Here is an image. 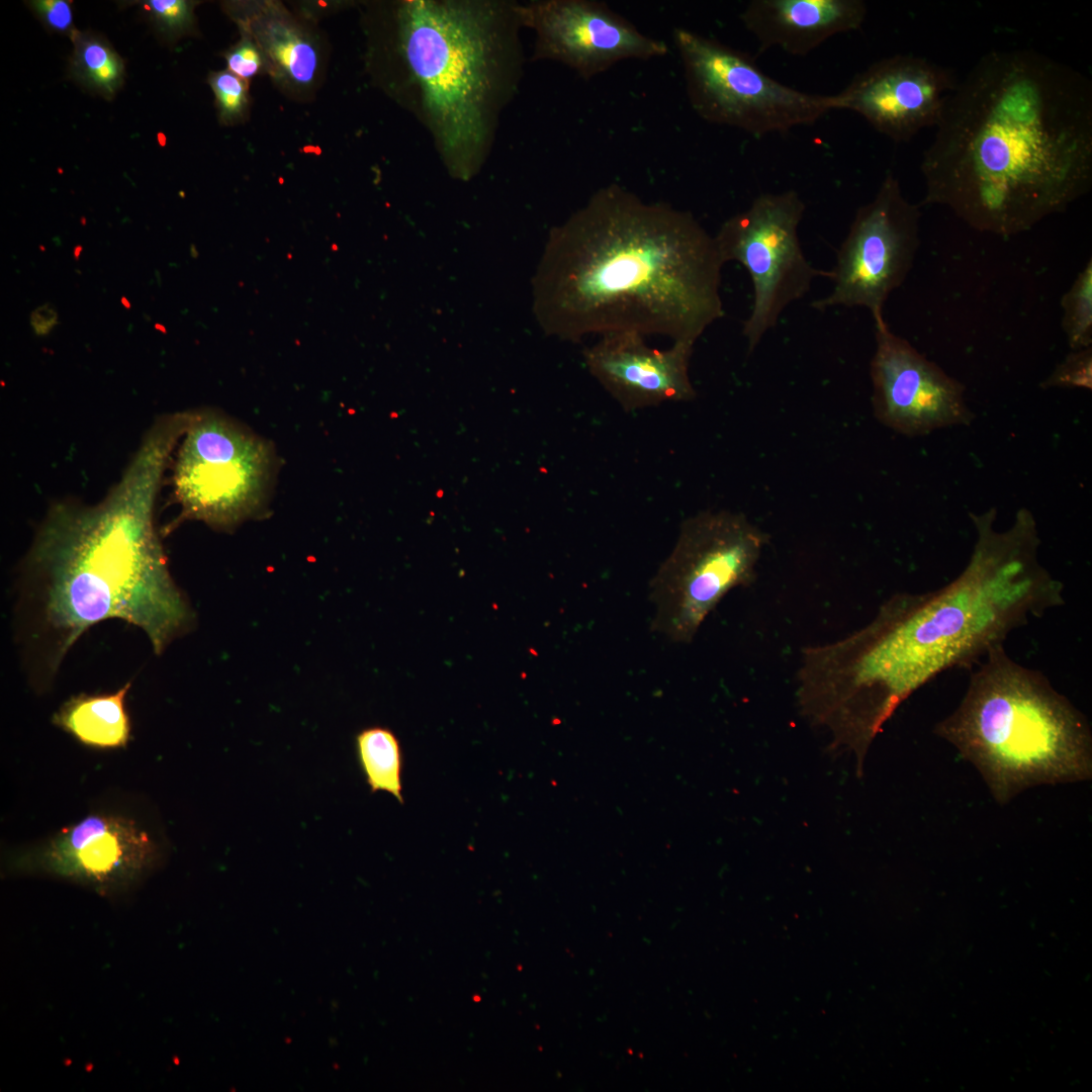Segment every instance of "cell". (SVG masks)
<instances>
[{
  "label": "cell",
  "instance_id": "cell-15",
  "mask_svg": "<svg viewBox=\"0 0 1092 1092\" xmlns=\"http://www.w3.org/2000/svg\"><path fill=\"white\" fill-rule=\"evenodd\" d=\"M156 851L149 834L134 821L94 814L53 837L41 853L40 863L53 875L105 894L141 878Z\"/></svg>",
  "mask_w": 1092,
  "mask_h": 1092
},
{
  "label": "cell",
  "instance_id": "cell-12",
  "mask_svg": "<svg viewBox=\"0 0 1092 1092\" xmlns=\"http://www.w3.org/2000/svg\"><path fill=\"white\" fill-rule=\"evenodd\" d=\"M874 322L876 349L870 375L876 419L906 437L969 426L975 414L964 384L892 332L884 317Z\"/></svg>",
  "mask_w": 1092,
  "mask_h": 1092
},
{
  "label": "cell",
  "instance_id": "cell-25",
  "mask_svg": "<svg viewBox=\"0 0 1092 1092\" xmlns=\"http://www.w3.org/2000/svg\"><path fill=\"white\" fill-rule=\"evenodd\" d=\"M1041 388L1092 389V346L1072 350L1040 383Z\"/></svg>",
  "mask_w": 1092,
  "mask_h": 1092
},
{
  "label": "cell",
  "instance_id": "cell-16",
  "mask_svg": "<svg viewBox=\"0 0 1092 1092\" xmlns=\"http://www.w3.org/2000/svg\"><path fill=\"white\" fill-rule=\"evenodd\" d=\"M693 344L673 342L668 349L646 345L633 332L612 333L583 351L589 374L621 405L634 412L696 397L689 368Z\"/></svg>",
  "mask_w": 1092,
  "mask_h": 1092
},
{
  "label": "cell",
  "instance_id": "cell-20",
  "mask_svg": "<svg viewBox=\"0 0 1092 1092\" xmlns=\"http://www.w3.org/2000/svg\"><path fill=\"white\" fill-rule=\"evenodd\" d=\"M70 76L86 90L110 100L124 82V62L101 35L77 30L71 37Z\"/></svg>",
  "mask_w": 1092,
  "mask_h": 1092
},
{
  "label": "cell",
  "instance_id": "cell-17",
  "mask_svg": "<svg viewBox=\"0 0 1092 1092\" xmlns=\"http://www.w3.org/2000/svg\"><path fill=\"white\" fill-rule=\"evenodd\" d=\"M242 35L259 48L265 71L288 96L305 100L321 85L325 49L311 25L276 1L224 2Z\"/></svg>",
  "mask_w": 1092,
  "mask_h": 1092
},
{
  "label": "cell",
  "instance_id": "cell-8",
  "mask_svg": "<svg viewBox=\"0 0 1092 1092\" xmlns=\"http://www.w3.org/2000/svg\"><path fill=\"white\" fill-rule=\"evenodd\" d=\"M277 471L272 445L213 412L195 413L174 464L175 524L197 520L232 531L264 516Z\"/></svg>",
  "mask_w": 1092,
  "mask_h": 1092
},
{
  "label": "cell",
  "instance_id": "cell-21",
  "mask_svg": "<svg viewBox=\"0 0 1092 1092\" xmlns=\"http://www.w3.org/2000/svg\"><path fill=\"white\" fill-rule=\"evenodd\" d=\"M356 753L365 781L372 794L386 792L400 804L402 797V751L394 733L373 726L356 735Z\"/></svg>",
  "mask_w": 1092,
  "mask_h": 1092
},
{
  "label": "cell",
  "instance_id": "cell-29",
  "mask_svg": "<svg viewBox=\"0 0 1092 1092\" xmlns=\"http://www.w3.org/2000/svg\"><path fill=\"white\" fill-rule=\"evenodd\" d=\"M122 303H123L124 306L126 305V307L129 308V304H128L127 300L124 299V297L122 298Z\"/></svg>",
  "mask_w": 1092,
  "mask_h": 1092
},
{
  "label": "cell",
  "instance_id": "cell-28",
  "mask_svg": "<svg viewBox=\"0 0 1092 1092\" xmlns=\"http://www.w3.org/2000/svg\"><path fill=\"white\" fill-rule=\"evenodd\" d=\"M30 324L37 335H47L58 324L55 307L50 303L39 306L31 313Z\"/></svg>",
  "mask_w": 1092,
  "mask_h": 1092
},
{
  "label": "cell",
  "instance_id": "cell-24",
  "mask_svg": "<svg viewBox=\"0 0 1092 1092\" xmlns=\"http://www.w3.org/2000/svg\"><path fill=\"white\" fill-rule=\"evenodd\" d=\"M186 0H147L141 4L151 22L166 40L175 41L195 28L194 7Z\"/></svg>",
  "mask_w": 1092,
  "mask_h": 1092
},
{
  "label": "cell",
  "instance_id": "cell-3",
  "mask_svg": "<svg viewBox=\"0 0 1092 1092\" xmlns=\"http://www.w3.org/2000/svg\"><path fill=\"white\" fill-rule=\"evenodd\" d=\"M188 413L152 426L119 481L94 506L52 508L24 558L16 604L20 641L36 680L54 678L87 629L120 619L161 655L193 613L169 571L155 505Z\"/></svg>",
  "mask_w": 1092,
  "mask_h": 1092
},
{
  "label": "cell",
  "instance_id": "cell-9",
  "mask_svg": "<svg viewBox=\"0 0 1092 1092\" xmlns=\"http://www.w3.org/2000/svg\"><path fill=\"white\" fill-rule=\"evenodd\" d=\"M689 102L704 120L755 136L813 124L836 110L834 95L803 92L766 75L745 53L674 28Z\"/></svg>",
  "mask_w": 1092,
  "mask_h": 1092
},
{
  "label": "cell",
  "instance_id": "cell-14",
  "mask_svg": "<svg viewBox=\"0 0 1092 1092\" xmlns=\"http://www.w3.org/2000/svg\"><path fill=\"white\" fill-rule=\"evenodd\" d=\"M958 82L952 72L925 58L895 55L873 63L834 94L836 110L862 116L896 143L935 126Z\"/></svg>",
  "mask_w": 1092,
  "mask_h": 1092
},
{
  "label": "cell",
  "instance_id": "cell-1",
  "mask_svg": "<svg viewBox=\"0 0 1092 1092\" xmlns=\"http://www.w3.org/2000/svg\"><path fill=\"white\" fill-rule=\"evenodd\" d=\"M920 169V205L1009 238L1092 185V82L1031 50L991 51L947 97Z\"/></svg>",
  "mask_w": 1092,
  "mask_h": 1092
},
{
  "label": "cell",
  "instance_id": "cell-2",
  "mask_svg": "<svg viewBox=\"0 0 1092 1092\" xmlns=\"http://www.w3.org/2000/svg\"><path fill=\"white\" fill-rule=\"evenodd\" d=\"M970 516L976 541L951 581L930 592L897 593L860 629L811 649L816 690L854 727L879 733L923 685L976 663L1013 630L1064 605L1063 583L1039 562L1031 512L1020 509L1000 531L996 509Z\"/></svg>",
  "mask_w": 1092,
  "mask_h": 1092
},
{
  "label": "cell",
  "instance_id": "cell-11",
  "mask_svg": "<svg viewBox=\"0 0 1092 1092\" xmlns=\"http://www.w3.org/2000/svg\"><path fill=\"white\" fill-rule=\"evenodd\" d=\"M920 205L904 196L888 173L875 197L857 208L829 270L831 291L811 306L863 307L874 321L884 317L890 294L905 281L920 245Z\"/></svg>",
  "mask_w": 1092,
  "mask_h": 1092
},
{
  "label": "cell",
  "instance_id": "cell-27",
  "mask_svg": "<svg viewBox=\"0 0 1092 1092\" xmlns=\"http://www.w3.org/2000/svg\"><path fill=\"white\" fill-rule=\"evenodd\" d=\"M28 7L43 23L46 28L70 36L77 29L74 26L72 3L67 0H34Z\"/></svg>",
  "mask_w": 1092,
  "mask_h": 1092
},
{
  "label": "cell",
  "instance_id": "cell-26",
  "mask_svg": "<svg viewBox=\"0 0 1092 1092\" xmlns=\"http://www.w3.org/2000/svg\"><path fill=\"white\" fill-rule=\"evenodd\" d=\"M223 57L226 61L228 70L242 79H250L265 71L263 56L257 44L248 36L232 46Z\"/></svg>",
  "mask_w": 1092,
  "mask_h": 1092
},
{
  "label": "cell",
  "instance_id": "cell-23",
  "mask_svg": "<svg viewBox=\"0 0 1092 1092\" xmlns=\"http://www.w3.org/2000/svg\"><path fill=\"white\" fill-rule=\"evenodd\" d=\"M207 81L214 94L220 123L233 125L244 120L249 107L247 80L222 70L211 72Z\"/></svg>",
  "mask_w": 1092,
  "mask_h": 1092
},
{
  "label": "cell",
  "instance_id": "cell-6",
  "mask_svg": "<svg viewBox=\"0 0 1092 1092\" xmlns=\"http://www.w3.org/2000/svg\"><path fill=\"white\" fill-rule=\"evenodd\" d=\"M933 732L976 767L1000 805L1030 788L1092 778L1087 718L1003 644L984 656L959 706Z\"/></svg>",
  "mask_w": 1092,
  "mask_h": 1092
},
{
  "label": "cell",
  "instance_id": "cell-22",
  "mask_svg": "<svg viewBox=\"0 0 1092 1092\" xmlns=\"http://www.w3.org/2000/svg\"><path fill=\"white\" fill-rule=\"evenodd\" d=\"M1062 329L1072 350L1092 346V260L1062 297Z\"/></svg>",
  "mask_w": 1092,
  "mask_h": 1092
},
{
  "label": "cell",
  "instance_id": "cell-5",
  "mask_svg": "<svg viewBox=\"0 0 1092 1092\" xmlns=\"http://www.w3.org/2000/svg\"><path fill=\"white\" fill-rule=\"evenodd\" d=\"M361 24L372 83L426 128L452 178L472 179L523 77L522 4L368 1Z\"/></svg>",
  "mask_w": 1092,
  "mask_h": 1092
},
{
  "label": "cell",
  "instance_id": "cell-13",
  "mask_svg": "<svg viewBox=\"0 0 1092 1092\" xmlns=\"http://www.w3.org/2000/svg\"><path fill=\"white\" fill-rule=\"evenodd\" d=\"M524 27L534 32L532 61H553L590 80L625 60L648 61L667 53L606 3L536 0L522 4Z\"/></svg>",
  "mask_w": 1092,
  "mask_h": 1092
},
{
  "label": "cell",
  "instance_id": "cell-4",
  "mask_svg": "<svg viewBox=\"0 0 1092 1092\" xmlns=\"http://www.w3.org/2000/svg\"><path fill=\"white\" fill-rule=\"evenodd\" d=\"M723 265L691 212L612 183L549 232L532 278L533 314L562 341L633 332L695 345L724 314Z\"/></svg>",
  "mask_w": 1092,
  "mask_h": 1092
},
{
  "label": "cell",
  "instance_id": "cell-30",
  "mask_svg": "<svg viewBox=\"0 0 1092 1092\" xmlns=\"http://www.w3.org/2000/svg\"><path fill=\"white\" fill-rule=\"evenodd\" d=\"M80 251H81V247H78V248L76 249V253H75V256H76V258H78V255H79V252H80Z\"/></svg>",
  "mask_w": 1092,
  "mask_h": 1092
},
{
  "label": "cell",
  "instance_id": "cell-18",
  "mask_svg": "<svg viewBox=\"0 0 1092 1092\" xmlns=\"http://www.w3.org/2000/svg\"><path fill=\"white\" fill-rule=\"evenodd\" d=\"M867 12L861 0H752L740 18L760 51L778 48L803 57L838 33L858 29Z\"/></svg>",
  "mask_w": 1092,
  "mask_h": 1092
},
{
  "label": "cell",
  "instance_id": "cell-7",
  "mask_svg": "<svg viewBox=\"0 0 1092 1092\" xmlns=\"http://www.w3.org/2000/svg\"><path fill=\"white\" fill-rule=\"evenodd\" d=\"M767 541L742 514L706 511L686 519L650 580L651 629L673 643H691L730 590L754 582Z\"/></svg>",
  "mask_w": 1092,
  "mask_h": 1092
},
{
  "label": "cell",
  "instance_id": "cell-10",
  "mask_svg": "<svg viewBox=\"0 0 1092 1092\" xmlns=\"http://www.w3.org/2000/svg\"><path fill=\"white\" fill-rule=\"evenodd\" d=\"M805 208L794 190L763 193L714 236L722 262L740 263L751 278L753 303L742 328L748 353L784 310L808 293L815 278H830L829 271L812 266L801 247L798 229Z\"/></svg>",
  "mask_w": 1092,
  "mask_h": 1092
},
{
  "label": "cell",
  "instance_id": "cell-19",
  "mask_svg": "<svg viewBox=\"0 0 1092 1092\" xmlns=\"http://www.w3.org/2000/svg\"><path fill=\"white\" fill-rule=\"evenodd\" d=\"M129 688L127 682L111 694L73 696L54 714L53 723L85 745L123 747L130 736L124 706Z\"/></svg>",
  "mask_w": 1092,
  "mask_h": 1092
}]
</instances>
